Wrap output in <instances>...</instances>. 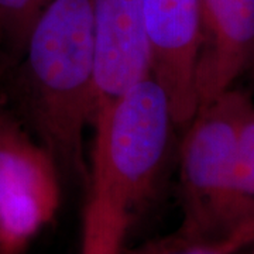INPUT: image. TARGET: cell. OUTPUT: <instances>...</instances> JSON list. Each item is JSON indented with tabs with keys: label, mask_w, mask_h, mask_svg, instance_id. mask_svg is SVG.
Masks as SVG:
<instances>
[{
	"label": "cell",
	"mask_w": 254,
	"mask_h": 254,
	"mask_svg": "<svg viewBox=\"0 0 254 254\" xmlns=\"http://www.w3.org/2000/svg\"><path fill=\"white\" fill-rule=\"evenodd\" d=\"M151 76L163 88L177 126L198 110L195 69L200 40V0H141Z\"/></svg>",
	"instance_id": "cell-5"
},
{
	"label": "cell",
	"mask_w": 254,
	"mask_h": 254,
	"mask_svg": "<svg viewBox=\"0 0 254 254\" xmlns=\"http://www.w3.org/2000/svg\"><path fill=\"white\" fill-rule=\"evenodd\" d=\"M61 202L58 165L44 145L0 112V254H21L54 219Z\"/></svg>",
	"instance_id": "cell-4"
},
{
	"label": "cell",
	"mask_w": 254,
	"mask_h": 254,
	"mask_svg": "<svg viewBox=\"0 0 254 254\" xmlns=\"http://www.w3.org/2000/svg\"><path fill=\"white\" fill-rule=\"evenodd\" d=\"M17 95L58 168L88 181L85 128L95 116L92 0H51L28 31Z\"/></svg>",
	"instance_id": "cell-2"
},
{
	"label": "cell",
	"mask_w": 254,
	"mask_h": 254,
	"mask_svg": "<svg viewBox=\"0 0 254 254\" xmlns=\"http://www.w3.org/2000/svg\"><path fill=\"white\" fill-rule=\"evenodd\" d=\"M92 40L96 115L151 76L141 0H92Z\"/></svg>",
	"instance_id": "cell-6"
},
{
	"label": "cell",
	"mask_w": 254,
	"mask_h": 254,
	"mask_svg": "<svg viewBox=\"0 0 254 254\" xmlns=\"http://www.w3.org/2000/svg\"><path fill=\"white\" fill-rule=\"evenodd\" d=\"M4 69V63H3V57H1V51H0V71Z\"/></svg>",
	"instance_id": "cell-11"
},
{
	"label": "cell",
	"mask_w": 254,
	"mask_h": 254,
	"mask_svg": "<svg viewBox=\"0 0 254 254\" xmlns=\"http://www.w3.org/2000/svg\"><path fill=\"white\" fill-rule=\"evenodd\" d=\"M250 102L229 89L198 108L187 125L180 148L181 236L232 247L223 242V213L239 123Z\"/></svg>",
	"instance_id": "cell-3"
},
{
	"label": "cell",
	"mask_w": 254,
	"mask_h": 254,
	"mask_svg": "<svg viewBox=\"0 0 254 254\" xmlns=\"http://www.w3.org/2000/svg\"><path fill=\"white\" fill-rule=\"evenodd\" d=\"M254 57V0H200L198 108L232 89Z\"/></svg>",
	"instance_id": "cell-7"
},
{
	"label": "cell",
	"mask_w": 254,
	"mask_h": 254,
	"mask_svg": "<svg viewBox=\"0 0 254 254\" xmlns=\"http://www.w3.org/2000/svg\"><path fill=\"white\" fill-rule=\"evenodd\" d=\"M82 254H119L154 198L170 154L171 103L153 76L96 112Z\"/></svg>",
	"instance_id": "cell-1"
},
{
	"label": "cell",
	"mask_w": 254,
	"mask_h": 254,
	"mask_svg": "<svg viewBox=\"0 0 254 254\" xmlns=\"http://www.w3.org/2000/svg\"><path fill=\"white\" fill-rule=\"evenodd\" d=\"M223 242L245 252L254 243V105L239 123L223 213Z\"/></svg>",
	"instance_id": "cell-8"
},
{
	"label": "cell",
	"mask_w": 254,
	"mask_h": 254,
	"mask_svg": "<svg viewBox=\"0 0 254 254\" xmlns=\"http://www.w3.org/2000/svg\"><path fill=\"white\" fill-rule=\"evenodd\" d=\"M51 0H0V51L4 68L17 63L28 31Z\"/></svg>",
	"instance_id": "cell-9"
},
{
	"label": "cell",
	"mask_w": 254,
	"mask_h": 254,
	"mask_svg": "<svg viewBox=\"0 0 254 254\" xmlns=\"http://www.w3.org/2000/svg\"><path fill=\"white\" fill-rule=\"evenodd\" d=\"M232 247L220 245H209L202 242H195L181 236L175 232L170 236L154 239L143 245L126 249L123 247L119 254H242ZM254 254V253H252Z\"/></svg>",
	"instance_id": "cell-10"
},
{
	"label": "cell",
	"mask_w": 254,
	"mask_h": 254,
	"mask_svg": "<svg viewBox=\"0 0 254 254\" xmlns=\"http://www.w3.org/2000/svg\"><path fill=\"white\" fill-rule=\"evenodd\" d=\"M3 106H4V100H3V95L0 93V112L3 109Z\"/></svg>",
	"instance_id": "cell-12"
}]
</instances>
